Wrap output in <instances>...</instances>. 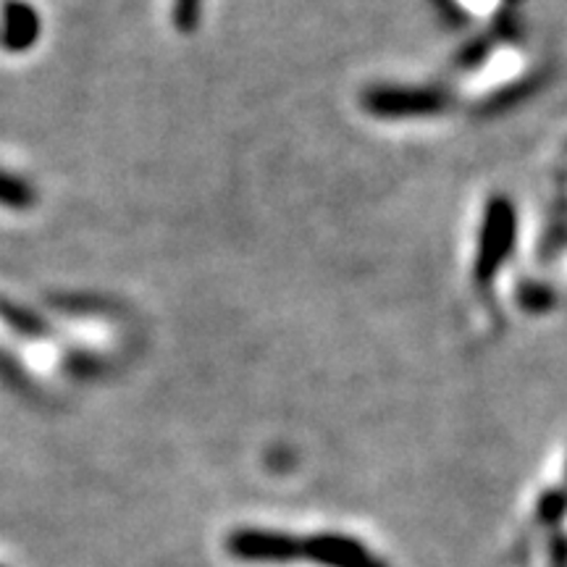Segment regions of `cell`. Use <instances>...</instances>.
Wrapping results in <instances>:
<instances>
[{"label":"cell","instance_id":"6da1fadb","mask_svg":"<svg viewBox=\"0 0 567 567\" xmlns=\"http://www.w3.org/2000/svg\"><path fill=\"white\" fill-rule=\"evenodd\" d=\"M517 243V208L507 195L488 197L481 213V226L476 237V255H473V281L481 289L492 287L507 260L513 258Z\"/></svg>","mask_w":567,"mask_h":567},{"label":"cell","instance_id":"7a4b0ae2","mask_svg":"<svg viewBox=\"0 0 567 567\" xmlns=\"http://www.w3.org/2000/svg\"><path fill=\"white\" fill-rule=\"evenodd\" d=\"M226 555L245 565H295L305 563V536L279 528L243 526L224 538Z\"/></svg>","mask_w":567,"mask_h":567},{"label":"cell","instance_id":"3957f363","mask_svg":"<svg viewBox=\"0 0 567 567\" xmlns=\"http://www.w3.org/2000/svg\"><path fill=\"white\" fill-rule=\"evenodd\" d=\"M452 97L444 87L436 84H421V87H373L363 95V111L373 118H429L439 116L450 109Z\"/></svg>","mask_w":567,"mask_h":567},{"label":"cell","instance_id":"277c9868","mask_svg":"<svg viewBox=\"0 0 567 567\" xmlns=\"http://www.w3.org/2000/svg\"><path fill=\"white\" fill-rule=\"evenodd\" d=\"M305 563L318 567H392L386 557L375 555L363 538L342 530H321L305 536Z\"/></svg>","mask_w":567,"mask_h":567},{"label":"cell","instance_id":"5b68a950","mask_svg":"<svg viewBox=\"0 0 567 567\" xmlns=\"http://www.w3.org/2000/svg\"><path fill=\"white\" fill-rule=\"evenodd\" d=\"M567 520V492L563 486L544 488L536 499V523L538 526L557 530Z\"/></svg>","mask_w":567,"mask_h":567},{"label":"cell","instance_id":"8992f818","mask_svg":"<svg viewBox=\"0 0 567 567\" xmlns=\"http://www.w3.org/2000/svg\"><path fill=\"white\" fill-rule=\"evenodd\" d=\"M203 6H205V0H174L172 19H174L176 32L195 34L197 27H200V21H203Z\"/></svg>","mask_w":567,"mask_h":567},{"label":"cell","instance_id":"52a82bcc","mask_svg":"<svg viewBox=\"0 0 567 567\" xmlns=\"http://www.w3.org/2000/svg\"><path fill=\"white\" fill-rule=\"evenodd\" d=\"M549 559L555 567H567V534L563 528L549 534Z\"/></svg>","mask_w":567,"mask_h":567},{"label":"cell","instance_id":"ba28073f","mask_svg":"<svg viewBox=\"0 0 567 567\" xmlns=\"http://www.w3.org/2000/svg\"><path fill=\"white\" fill-rule=\"evenodd\" d=\"M565 476H567V465H565ZM563 488H565V492H567V484H565V486H563Z\"/></svg>","mask_w":567,"mask_h":567}]
</instances>
